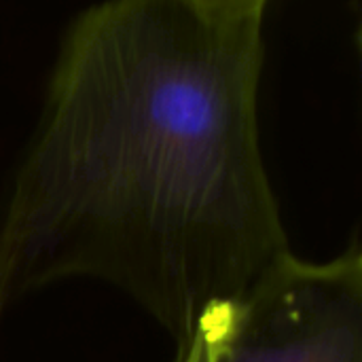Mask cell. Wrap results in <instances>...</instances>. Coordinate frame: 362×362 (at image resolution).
I'll use <instances>...</instances> for the list:
<instances>
[{
    "mask_svg": "<svg viewBox=\"0 0 362 362\" xmlns=\"http://www.w3.org/2000/svg\"><path fill=\"white\" fill-rule=\"evenodd\" d=\"M263 15L210 0H104L64 38L0 218V322L98 280L172 337L291 252L259 134Z\"/></svg>",
    "mask_w": 362,
    "mask_h": 362,
    "instance_id": "1",
    "label": "cell"
},
{
    "mask_svg": "<svg viewBox=\"0 0 362 362\" xmlns=\"http://www.w3.org/2000/svg\"><path fill=\"white\" fill-rule=\"evenodd\" d=\"M176 362H362L358 244L322 263L284 255L208 316Z\"/></svg>",
    "mask_w": 362,
    "mask_h": 362,
    "instance_id": "2",
    "label": "cell"
},
{
    "mask_svg": "<svg viewBox=\"0 0 362 362\" xmlns=\"http://www.w3.org/2000/svg\"><path fill=\"white\" fill-rule=\"evenodd\" d=\"M221 6H229L235 11H246V13H265V6L269 0H210Z\"/></svg>",
    "mask_w": 362,
    "mask_h": 362,
    "instance_id": "3",
    "label": "cell"
}]
</instances>
